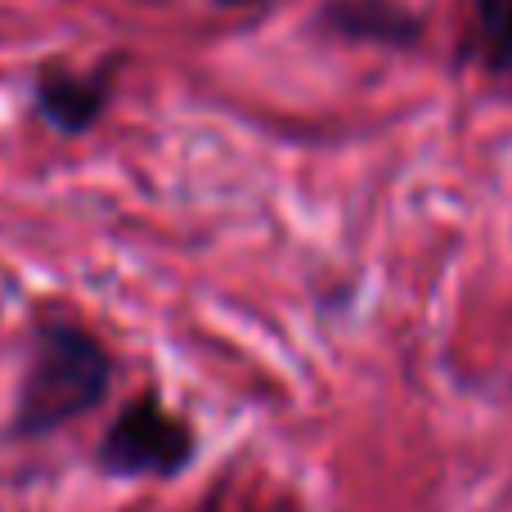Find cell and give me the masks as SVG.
I'll use <instances>...</instances> for the list:
<instances>
[{"instance_id":"cell-7","label":"cell","mask_w":512,"mask_h":512,"mask_svg":"<svg viewBox=\"0 0 512 512\" xmlns=\"http://www.w3.org/2000/svg\"><path fill=\"white\" fill-rule=\"evenodd\" d=\"M508 68H512V63H508Z\"/></svg>"},{"instance_id":"cell-5","label":"cell","mask_w":512,"mask_h":512,"mask_svg":"<svg viewBox=\"0 0 512 512\" xmlns=\"http://www.w3.org/2000/svg\"><path fill=\"white\" fill-rule=\"evenodd\" d=\"M481 18V45H486L490 68L512 63V0H477Z\"/></svg>"},{"instance_id":"cell-3","label":"cell","mask_w":512,"mask_h":512,"mask_svg":"<svg viewBox=\"0 0 512 512\" xmlns=\"http://www.w3.org/2000/svg\"><path fill=\"white\" fill-rule=\"evenodd\" d=\"M108 99V77L95 72V77H77V72H45L36 81V108L41 117L63 135H81L99 122Z\"/></svg>"},{"instance_id":"cell-1","label":"cell","mask_w":512,"mask_h":512,"mask_svg":"<svg viewBox=\"0 0 512 512\" xmlns=\"http://www.w3.org/2000/svg\"><path fill=\"white\" fill-rule=\"evenodd\" d=\"M108 382H113V364L95 337L68 324L41 328L32 364L18 387V436H45L81 418L104 400Z\"/></svg>"},{"instance_id":"cell-2","label":"cell","mask_w":512,"mask_h":512,"mask_svg":"<svg viewBox=\"0 0 512 512\" xmlns=\"http://www.w3.org/2000/svg\"><path fill=\"white\" fill-rule=\"evenodd\" d=\"M189 454H194L189 427L176 414H167L153 396L122 409L99 445V463L117 477H171L189 463Z\"/></svg>"},{"instance_id":"cell-6","label":"cell","mask_w":512,"mask_h":512,"mask_svg":"<svg viewBox=\"0 0 512 512\" xmlns=\"http://www.w3.org/2000/svg\"><path fill=\"white\" fill-rule=\"evenodd\" d=\"M216 5H256V0H216Z\"/></svg>"},{"instance_id":"cell-4","label":"cell","mask_w":512,"mask_h":512,"mask_svg":"<svg viewBox=\"0 0 512 512\" xmlns=\"http://www.w3.org/2000/svg\"><path fill=\"white\" fill-rule=\"evenodd\" d=\"M324 23L337 32L355 36V41H387V45H414L418 23L400 5L387 0H333L324 9Z\"/></svg>"}]
</instances>
